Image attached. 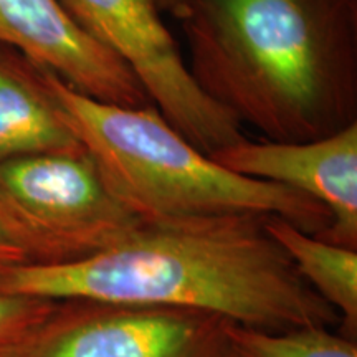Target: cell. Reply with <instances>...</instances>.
Masks as SVG:
<instances>
[{
    "instance_id": "4fadbf2b",
    "label": "cell",
    "mask_w": 357,
    "mask_h": 357,
    "mask_svg": "<svg viewBox=\"0 0 357 357\" xmlns=\"http://www.w3.org/2000/svg\"><path fill=\"white\" fill-rule=\"evenodd\" d=\"M24 263L25 258L20 250L7 238V235L0 229V271L15 265H24Z\"/></svg>"
},
{
    "instance_id": "ba28073f",
    "label": "cell",
    "mask_w": 357,
    "mask_h": 357,
    "mask_svg": "<svg viewBox=\"0 0 357 357\" xmlns=\"http://www.w3.org/2000/svg\"><path fill=\"white\" fill-rule=\"evenodd\" d=\"M231 172L301 192L324 205L331 225L319 238L357 250V121L305 142L245 137L211 155Z\"/></svg>"
},
{
    "instance_id": "8fae6325",
    "label": "cell",
    "mask_w": 357,
    "mask_h": 357,
    "mask_svg": "<svg viewBox=\"0 0 357 357\" xmlns=\"http://www.w3.org/2000/svg\"><path fill=\"white\" fill-rule=\"evenodd\" d=\"M225 357H357V346L326 326L268 331L229 321Z\"/></svg>"
},
{
    "instance_id": "5bb4252c",
    "label": "cell",
    "mask_w": 357,
    "mask_h": 357,
    "mask_svg": "<svg viewBox=\"0 0 357 357\" xmlns=\"http://www.w3.org/2000/svg\"><path fill=\"white\" fill-rule=\"evenodd\" d=\"M155 2H158V6L160 10H162V13H171L172 17L178 19L195 0H155Z\"/></svg>"
},
{
    "instance_id": "9c48e42d",
    "label": "cell",
    "mask_w": 357,
    "mask_h": 357,
    "mask_svg": "<svg viewBox=\"0 0 357 357\" xmlns=\"http://www.w3.org/2000/svg\"><path fill=\"white\" fill-rule=\"evenodd\" d=\"M53 78V71L0 45V160L84 147Z\"/></svg>"
},
{
    "instance_id": "52a82bcc",
    "label": "cell",
    "mask_w": 357,
    "mask_h": 357,
    "mask_svg": "<svg viewBox=\"0 0 357 357\" xmlns=\"http://www.w3.org/2000/svg\"><path fill=\"white\" fill-rule=\"evenodd\" d=\"M0 45L93 100L129 108L153 105L121 58L89 37L60 0H0Z\"/></svg>"
},
{
    "instance_id": "5b68a950",
    "label": "cell",
    "mask_w": 357,
    "mask_h": 357,
    "mask_svg": "<svg viewBox=\"0 0 357 357\" xmlns=\"http://www.w3.org/2000/svg\"><path fill=\"white\" fill-rule=\"evenodd\" d=\"M89 37L136 75L162 118L207 155L245 139L242 124L192 77L155 0H60Z\"/></svg>"
},
{
    "instance_id": "8992f818",
    "label": "cell",
    "mask_w": 357,
    "mask_h": 357,
    "mask_svg": "<svg viewBox=\"0 0 357 357\" xmlns=\"http://www.w3.org/2000/svg\"><path fill=\"white\" fill-rule=\"evenodd\" d=\"M227 323L184 307L58 300L2 357H225Z\"/></svg>"
},
{
    "instance_id": "6da1fadb",
    "label": "cell",
    "mask_w": 357,
    "mask_h": 357,
    "mask_svg": "<svg viewBox=\"0 0 357 357\" xmlns=\"http://www.w3.org/2000/svg\"><path fill=\"white\" fill-rule=\"evenodd\" d=\"M265 218L146 222L86 260L6 268L0 294L184 307L268 331L336 324L337 312L301 278Z\"/></svg>"
},
{
    "instance_id": "7c38bea8",
    "label": "cell",
    "mask_w": 357,
    "mask_h": 357,
    "mask_svg": "<svg viewBox=\"0 0 357 357\" xmlns=\"http://www.w3.org/2000/svg\"><path fill=\"white\" fill-rule=\"evenodd\" d=\"M52 306V300L0 294V357L42 319Z\"/></svg>"
},
{
    "instance_id": "3957f363",
    "label": "cell",
    "mask_w": 357,
    "mask_h": 357,
    "mask_svg": "<svg viewBox=\"0 0 357 357\" xmlns=\"http://www.w3.org/2000/svg\"><path fill=\"white\" fill-rule=\"evenodd\" d=\"M68 121L114 195L147 223L276 215L311 235L331 225L301 192L231 172L176 131L154 105H109L53 78Z\"/></svg>"
},
{
    "instance_id": "30bf717a",
    "label": "cell",
    "mask_w": 357,
    "mask_h": 357,
    "mask_svg": "<svg viewBox=\"0 0 357 357\" xmlns=\"http://www.w3.org/2000/svg\"><path fill=\"white\" fill-rule=\"evenodd\" d=\"M265 229L287 252L312 291L341 316L342 336L357 334V250L303 231L276 215H266Z\"/></svg>"
},
{
    "instance_id": "7a4b0ae2",
    "label": "cell",
    "mask_w": 357,
    "mask_h": 357,
    "mask_svg": "<svg viewBox=\"0 0 357 357\" xmlns=\"http://www.w3.org/2000/svg\"><path fill=\"white\" fill-rule=\"evenodd\" d=\"M177 20L199 88L266 141L357 121V0H195Z\"/></svg>"
},
{
    "instance_id": "277c9868",
    "label": "cell",
    "mask_w": 357,
    "mask_h": 357,
    "mask_svg": "<svg viewBox=\"0 0 357 357\" xmlns=\"http://www.w3.org/2000/svg\"><path fill=\"white\" fill-rule=\"evenodd\" d=\"M86 147L0 160V229L29 265L86 260L144 225Z\"/></svg>"
}]
</instances>
